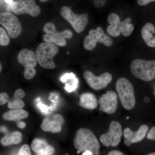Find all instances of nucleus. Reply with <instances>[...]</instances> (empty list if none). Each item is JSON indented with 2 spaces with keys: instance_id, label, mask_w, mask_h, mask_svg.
Listing matches in <instances>:
<instances>
[{
  "instance_id": "39",
  "label": "nucleus",
  "mask_w": 155,
  "mask_h": 155,
  "mask_svg": "<svg viewBox=\"0 0 155 155\" xmlns=\"http://www.w3.org/2000/svg\"><path fill=\"white\" fill-rule=\"evenodd\" d=\"M147 155H155V152L150 153L148 154Z\"/></svg>"
},
{
  "instance_id": "30",
  "label": "nucleus",
  "mask_w": 155,
  "mask_h": 155,
  "mask_svg": "<svg viewBox=\"0 0 155 155\" xmlns=\"http://www.w3.org/2000/svg\"><path fill=\"white\" fill-rule=\"evenodd\" d=\"M107 0H94V4L96 8H101L106 4Z\"/></svg>"
},
{
  "instance_id": "27",
  "label": "nucleus",
  "mask_w": 155,
  "mask_h": 155,
  "mask_svg": "<svg viewBox=\"0 0 155 155\" xmlns=\"http://www.w3.org/2000/svg\"><path fill=\"white\" fill-rule=\"evenodd\" d=\"M1 144L5 146H7L11 145L12 144V142L11 141V135L9 134H7V135L5 136L1 140Z\"/></svg>"
},
{
  "instance_id": "13",
  "label": "nucleus",
  "mask_w": 155,
  "mask_h": 155,
  "mask_svg": "<svg viewBox=\"0 0 155 155\" xmlns=\"http://www.w3.org/2000/svg\"><path fill=\"white\" fill-rule=\"evenodd\" d=\"M84 77L88 85L95 90L105 88L112 79V75L109 72H104L100 76H96L89 71L84 73Z\"/></svg>"
},
{
  "instance_id": "37",
  "label": "nucleus",
  "mask_w": 155,
  "mask_h": 155,
  "mask_svg": "<svg viewBox=\"0 0 155 155\" xmlns=\"http://www.w3.org/2000/svg\"><path fill=\"white\" fill-rule=\"evenodd\" d=\"M144 101L145 102H148L150 101V99L148 97H145L144 98Z\"/></svg>"
},
{
  "instance_id": "25",
  "label": "nucleus",
  "mask_w": 155,
  "mask_h": 155,
  "mask_svg": "<svg viewBox=\"0 0 155 155\" xmlns=\"http://www.w3.org/2000/svg\"><path fill=\"white\" fill-rule=\"evenodd\" d=\"M19 155H31L29 146L27 144L22 146L19 150Z\"/></svg>"
},
{
  "instance_id": "29",
  "label": "nucleus",
  "mask_w": 155,
  "mask_h": 155,
  "mask_svg": "<svg viewBox=\"0 0 155 155\" xmlns=\"http://www.w3.org/2000/svg\"><path fill=\"white\" fill-rule=\"evenodd\" d=\"M147 138L155 141V126L152 127L147 134Z\"/></svg>"
},
{
  "instance_id": "12",
  "label": "nucleus",
  "mask_w": 155,
  "mask_h": 155,
  "mask_svg": "<svg viewBox=\"0 0 155 155\" xmlns=\"http://www.w3.org/2000/svg\"><path fill=\"white\" fill-rule=\"evenodd\" d=\"M11 11L16 15L28 14L31 17H38L41 8L35 0H16L11 6Z\"/></svg>"
},
{
  "instance_id": "31",
  "label": "nucleus",
  "mask_w": 155,
  "mask_h": 155,
  "mask_svg": "<svg viewBox=\"0 0 155 155\" xmlns=\"http://www.w3.org/2000/svg\"><path fill=\"white\" fill-rule=\"evenodd\" d=\"M37 106L38 107L39 109V110L41 111L42 113H44V114L48 113L49 108L47 106L41 102H39L38 103Z\"/></svg>"
},
{
  "instance_id": "5",
  "label": "nucleus",
  "mask_w": 155,
  "mask_h": 155,
  "mask_svg": "<svg viewBox=\"0 0 155 155\" xmlns=\"http://www.w3.org/2000/svg\"><path fill=\"white\" fill-rule=\"evenodd\" d=\"M134 76L140 80L149 81L155 78V61L136 59L130 64Z\"/></svg>"
},
{
  "instance_id": "9",
  "label": "nucleus",
  "mask_w": 155,
  "mask_h": 155,
  "mask_svg": "<svg viewBox=\"0 0 155 155\" xmlns=\"http://www.w3.org/2000/svg\"><path fill=\"white\" fill-rule=\"evenodd\" d=\"M17 61L25 68L24 76L25 79L30 80L33 78L36 73L34 68L36 67L37 62L34 52L27 49H23L18 54Z\"/></svg>"
},
{
  "instance_id": "32",
  "label": "nucleus",
  "mask_w": 155,
  "mask_h": 155,
  "mask_svg": "<svg viewBox=\"0 0 155 155\" xmlns=\"http://www.w3.org/2000/svg\"><path fill=\"white\" fill-rule=\"evenodd\" d=\"M152 2H155V0H137V3L140 6L146 5Z\"/></svg>"
},
{
  "instance_id": "42",
  "label": "nucleus",
  "mask_w": 155,
  "mask_h": 155,
  "mask_svg": "<svg viewBox=\"0 0 155 155\" xmlns=\"http://www.w3.org/2000/svg\"><path fill=\"white\" fill-rule=\"evenodd\" d=\"M43 155L40 154V155Z\"/></svg>"
},
{
  "instance_id": "38",
  "label": "nucleus",
  "mask_w": 155,
  "mask_h": 155,
  "mask_svg": "<svg viewBox=\"0 0 155 155\" xmlns=\"http://www.w3.org/2000/svg\"><path fill=\"white\" fill-rule=\"evenodd\" d=\"M48 1V0H39L40 2H47V1Z\"/></svg>"
},
{
  "instance_id": "4",
  "label": "nucleus",
  "mask_w": 155,
  "mask_h": 155,
  "mask_svg": "<svg viewBox=\"0 0 155 155\" xmlns=\"http://www.w3.org/2000/svg\"><path fill=\"white\" fill-rule=\"evenodd\" d=\"M107 21L110 25L107 28V32L114 37L119 36L121 33L124 36H130L134 29L133 25L130 23L131 19L130 17L121 21L117 14L112 13L108 16Z\"/></svg>"
},
{
  "instance_id": "40",
  "label": "nucleus",
  "mask_w": 155,
  "mask_h": 155,
  "mask_svg": "<svg viewBox=\"0 0 155 155\" xmlns=\"http://www.w3.org/2000/svg\"><path fill=\"white\" fill-rule=\"evenodd\" d=\"M1 70H2V65H1Z\"/></svg>"
},
{
  "instance_id": "3",
  "label": "nucleus",
  "mask_w": 155,
  "mask_h": 155,
  "mask_svg": "<svg viewBox=\"0 0 155 155\" xmlns=\"http://www.w3.org/2000/svg\"><path fill=\"white\" fill-rule=\"evenodd\" d=\"M116 91L123 107L132 110L135 105L134 89L131 82L125 78H121L116 81Z\"/></svg>"
},
{
  "instance_id": "2",
  "label": "nucleus",
  "mask_w": 155,
  "mask_h": 155,
  "mask_svg": "<svg viewBox=\"0 0 155 155\" xmlns=\"http://www.w3.org/2000/svg\"><path fill=\"white\" fill-rule=\"evenodd\" d=\"M58 51V48L54 44L45 42L40 44L35 53L38 63L45 69H54L56 65L53 59Z\"/></svg>"
},
{
  "instance_id": "6",
  "label": "nucleus",
  "mask_w": 155,
  "mask_h": 155,
  "mask_svg": "<svg viewBox=\"0 0 155 155\" xmlns=\"http://www.w3.org/2000/svg\"><path fill=\"white\" fill-rule=\"evenodd\" d=\"M45 34L43 37L45 42L54 44L57 45L64 46L67 44L66 38H71L73 35L72 31L65 30L61 32L56 30L55 25L52 22H48L43 27Z\"/></svg>"
},
{
  "instance_id": "26",
  "label": "nucleus",
  "mask_w": 155,
  "mask_h": 155,
  "mask_svg": "<svg viewBox=\"0 0 155 155\" xmlns=\"http://www.w3.org/2000/svg\"><path fill=\"white\" fill-rule=\"evenodd\" d=\"M25 96V93L23 90L21 89H18L14 93L13 99L21 100L24 98Z\"/></svg>"
},
{
  "instance_id": "20",
  "label": "nucleus",
  "mask_w": 155,
  "mask_h": 155,
  "mask_svg": "<svg viewBox=\"0 0 155 155\" xmlns=\"http://www.w3.org/2000/svg\"><path fill=\"white\" fill-rule=\"evenodd\" d=\"M61 81L65 84L64 88L68 92L75 91L78 88V79L72 72L67 73L61 78Z\"/></svg>"
},
{
  "instance_id": "7",
  "label": "nucleus",
  "mask_w": 155,
  "mask_h": 155,
  "mask_svg": "<svg viewBox=\"0 0 155 155\" xmlns=\"http://www.w3.org/2000/svg\"><path fill=\"white\" fill-rule=\"evenodd\" d=\"M60 14L72 25L77 33L82 32L88 23V16L87 13L82 14H75L71 10L70 7H62Z\"/></svg>"
},
{
  "instance_id": "8",
  "label": "nucleus",
  "mask_w": 155,
  "mask_h": 155,
  "mask_svg": "<svg viewBox=\"0 0 155 155\" xmlns=\"http://www.w3.org/2000/svg\"><path fill=\"white\" fill-rule=\"evenodd\" d=\"M97 42L108 47L112 46L113 45L112 39L105 34L103 28L99 26L96 29L90 30L88 35L85 36L84 40V47L86 50L91 51L96 47Z\"/></svg>"
},
{
  "instance_id": "36",
  "label": "nucleus",
  "mask_w": 155,
  "mask_h": 155,
  "mask_svg": "<svg viewBox=\"0 0 155 155\" xmlns=\"http://www.w3.org/2000/svg\"><path fill=\"white\" fill-rule=\"evenodd\" d=\"M82 155H93V154L90 151H87L84 152L82 154Z\"/></svg>"
},
{
  "instance_id": "33",
  "label": "nucleus",
  "mask_w": 155,
  "mask_h": 155,
  "mask_svg": "<svg viewBox=\"0 0 155 155\" xmlns=\"http://www.w3.org/2000/svg\"><path fill=\"white\" fill-rule=\"evenodd\" d=\"M107 155H124L121 152L116 150L111 151Z\"/></svg>"
},
{
  "instance_id": "19",
  "label": "nucleus",
  "mask_w": 155,
  "mask_h": 155,
  "mask_svg": "<svg viewBox=\"0 0 155 155\" xmlns=\"http://www.w3.org/2000/svg\"><path fill=\"white\" fill-rule=\"evenodd\" d=\"M155 33V27L151 23H147L144 25L141 30L143 39L148 46L155 47V37L153 34Z\"/></svg>"
},
{
  "instance_id": "16",
  "label": "nucleus",
  "mask_w": 155,
  "mask_h": 155,
  "mask_svg": "<svg viewBox=\"0 0 155 155\" xmlns=\"http://www.w3.org/2000/svg\"><path fill=\"white\" fill-rule=\"evenodd\" d=\"M64 122L63 117L61 115L57 114L52 117H48L44 119L41 127L42 130L45 131L59 133L62 130L61 125Z\"/></svg>"
},
{
  "instance_id": "43",
  "label": "nucleus",
  "mask_w": 155,
  "mask_h": 155,
  "mask_svg": "<svg viewBox=\"0 0 155 155\" xmlns=\"http://www.w3.org/2000/svg\"></svg>"
},
{
  "instance_id": "11",
  "label": "nucleus",
  "mask_w": 155,
  "mask_h": 155,
  "mask_svg": "<svg viewBox=\"0 0 155 155\" xmlns=\"http://www.w3.org/2000/svg\"><path fill=\"white\" fill-rule=\"evenodd\" d=\"M122 136V125L116 121L110 123L108 132L101 135L100 141L106 147H116L119 144Z\"/></svg>"
},
{
  "instance_id": "21",
  "label": "nucleus",
  "mask_w": 155,
  "mask_h": 155,
  "mask_svg": "<svg viewBox=\"0 0 155 155\" xmlns=\"http://www.w3.org/2000/svg\"><path fill=\"white\" fill-rule=\"evenodd\" d=\"M28 116L27 111L22 109L13 110L6 112L3 114V117L7 121H18L20 119H25Z\"/></svg>"
},
{
  "instance_id": "22",
  "label": "nucleus",
  "mask_w": 155,
  "mask_h": 155,
  "mask_svg": "<svg viewBox=\"0 0 155 155\" xmlns=\"http://www.w3.org/2000/svg\"><path fill=\"white\" fill-rule=\"evenodd\" d=\"M25 106V103L21 100L13 99L8 103V107L11 110L21 109Z\"/></svg>"
},
{
  "instance_id": "15",
  "label": "nucleus",
  "mask_w": 155,
  "mask_h": 155,
  "mask_svg": "<svg viewBox=\"0 0 155 155\" xmlns=\"http://www.w3.org/2000/svg\"><path fill=\"white\" fill-rule=\"evenodd\" d=\"M148 129V126L146 125H141L135 132L128 127L125 128L123 130L125 145L129 147L134 143L141 141L146 135Z\"/></svg>"
},
{
  "instance_id": "28",
  "label": "nucleus",
  "mask_w": 155,
  "mask_h": 155,
  "mask_svg": "<svg viewBox=\"0 0 155 155\" xmlns=\"http://www.w3.org/2000/svg\"><path fill=\"white\" fill-rule=\"evenodd\" d=\"M9 97L7 93L5 92L2 93L0 94V104L1 105L5 104L8 102Z\"/></svg>"
},
{
  "instance_id": "14",
  "label": "nucleus",
  "mask_w": 155,
  "mask_h": 155,
  "mask_svg": "<svg viewBox=\"0 0 155 155\" xmlns=\"http://www.w3.org/2000/svg\"><path fill=\"white\" fill-rule=\"evenodd\" d=\"M98 103L100 111L108 114H114L118 106L117 94L115 91H109L100 97Z\"/></svg>"
},
{
  "instance_id": "23",
  "label": "nucleus",
  "mask_w": 155,
  "mask_h": 155,
  "mask_svg": "<svg viewBox=\"0 0 155 155\" xmlns=\"http://www.w3.org/2000/svg\"><path fill=\"white\" fill-rule=\"evenodd\" d=\"M10 38L6 33L5 31L2 27L0 28V45L2 46H6L9 45Z\"/></svg>"
},
{
  "instance_id": "18",
  "label": "nucleus",
  "mask_w": 155,
  "mask_h": 155,
  "mask_svg": "<svg viewBox=\"0 0 155 155\" xmlns=\"http://www.w3.org/2000/svg\"><path fill=\"white\" fill-rule=\"evenodd\" d=\"M78 104L84 109L92 110L97 107V100L93 94L84 93L80 96Z\"/></svg>"
},
{
  "instance_id": "35",
  "label": "nucleus",
  "mask_w": 155,
  "mask_h": 155,
  "mask_svg": "<svg viewBox=\"0 0 155 155\" xmlns=\"http://www.w3.org/2000/svg\"><path fill=\"white\" fill-rule=\"evenodd\" d=\"M1 132L2 133H7L8 132L7 128L5 126H2L1 127Z\"/></svg>"
},
{
  "instance_id": "34",
  "label": "nucleus",
  "mask_w": 155,
  "mask_h": 155,
  "mask_svg": "<svg viewBox=\"0 0 155 155\" xmlns=\"http://www.w3.org/2000/svg\"><path fill=\"white\" fill-rule=\"evenodd\" d=\"M17 125L19 128H21V129H23V128H25V126H26L25 123L22 122V121H18L17 123Z\"/></svg>"
},
{
  "instance_id": "24",
  "label": "nucleus",
  "mask_w": 155,
  "mask_h": 155,
  "mask_svg": "<svg viewBox=\"0 0 155 155\" xmlns=\"http://www.w3.org/2000/svg\"><path fill=\"white\" fill-rule=\"evenodd\" d=\"M11 141L13 144H17L22 141V134L18 131H15L11 134Z\"/></svg>"
},
{
  "instance_id": "1",
  "label": "nucleus",
  "mask_w": 155,
  "mask_h": 155,
  "mask_svg": "<svg viewBox=\"0 0 155 155\" xmlns=\"http://www.w3.org/2000/svg\"><path fill=\"white\" fill-rule=\"evenodd\" d=\"M73 144L77 153L90 151L93 155H99L100 144L92 131L86 128H80L76 131L73 138Z\"/></svg>"
},
{
  "instance_id": "10",
  "label": "nucleus",
  "mask_w": 155,
  "mask_h": 155,
  "mask_svg": "<svg viewBox=\"0 0 155 155\" xmlns=\"http://www.w3.org/2000/svg\"><path fill=\"white\" fill-rule=\"evenodd\" d=\"M0 23L5 27L11 38L18 37L22 31V26L19 19L10 12H2L0 14Z\"/></svg>"
},
{
  "instance_id": "17",
  "label": "nucleus",
  "mask_w": 155,
  "mask_h": 155,
  "mask_svg": "<svg viewBox=\"0 0 155 155\" xmlns=\"http://www.w3.org/2000/svg\"><path fill=\"white\" fill-rule=\"evenodd\" d=\"M31 149L35 152L43 155H52L54 153V149L46 141L41 139H34L31 144Z\"/></svg>"
},
{
  "instance_id": "41",
  "label": "nucleus",
  "mask_w": 155,
  "mask_h": 155,
  "mask_svg": "<svg viewBox=\"0 0 155 155\" xmlns=\"http://www.w3.org/2000/svg\"><path fill=\"white\" fill-rule=\"evenodd\" d=\"M66 155H69V154H66Z\"/></svg>"
}]
</instances>
